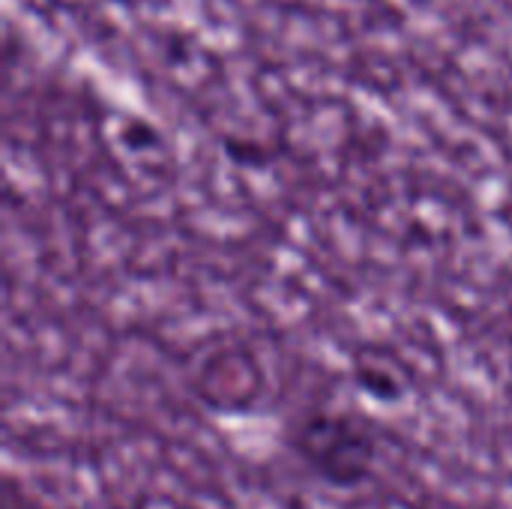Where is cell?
Masks as SVG:
<instances>
[{"label":"cell","instance_id":"7a4b0ae2","mask_svg":"<svg viewBox=\"0 0 512 509\" xmlns=\"http://www.w3.org/2000/svg\"><path fill=\"white\" fill-rule=\"evenodd\" d=\"M357 387L369 393L378 402H399L405 396V384L390 372V366H372V363H357L354 366Z\"/></svg>","mask_w":512,"mask_h":509},{"label":"cell","instance_id":"6da1fadb","mask_svg":"<svg viewBox=\"0 0 512 509\" xmlns=\"http://www.w3.org/2000/svg\"><path fill=\"white\" fill-rule=\"evenodd\" d=\"M282 447L312 483L348 495L378 477L384 429L354 408L309 405L285 423Z\"/></svg>","mask_w":512,"mask_h":509}]
</instances>
